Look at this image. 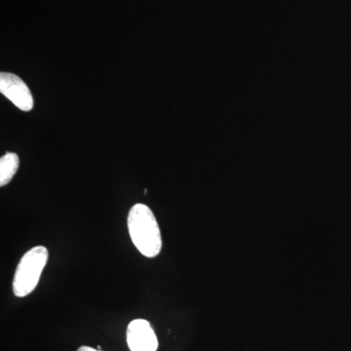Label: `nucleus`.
I'll use <instances>...</instances> for the list:
<instances>
[{
  "label": "nucleus",
  "mask_w": 351,
  "mask_h": 351,
  "mask_svg": "<svg viewBox=\"0 0 351 351\" xmlns=\"http://www.w3.org/2000/svg\"><path fill=\"white\" fill-rule=\"evenodd\" d=\"M127 223L132 242L142 255L147 258L159 255L162 249V239L151 208L141 203L134 205L129 212Z\"/></svg>",
  "instance_id": "nucleus-1"
},
{
  "label": "nucleus",
  "mask_w": 351,
  "mask_h": 351,
  "mask_svg": "<svg viewBox=\"0 0 351 351\" xmlns=\"http://www.w3.org/2000/svg\"><path fill=\"white\" fill-rule=\"evenodd\" d=\"M48 261V250L36 246L21 258L13 279V292L16 297L24 298L36 288Z\"/></svg>",
  "instance_id": "nucleus-2"
},
{
  "label": "nucleus",
  "mask_w": 351,
  "mask_h": 351,
  "mask_svg": "<svg viewBox=\"0 0 351 351\" xmlns=\"http://www.w3.org/2000/svg\"><path fill=\"white\" fill-rule=\"evenodd\" d=\"M0 92L23 112H29L34 108L31 90L22 78L14 73H1Z\"/></svg>",
  "instance_id": "nucleus-3"
},
{
  "label": "nucleus",
  "mask_w": 351,
  "mask_h": 351,
  "mask_svg": "<svg viewBox=\"0 0 351 351\" xmlns=\"http://www.w3.org/2000/svg\"><path fill=\"white\" fill-rule=\"evenodd\" d=\"M126 337L131 351H156L158 348V339L149 321H132L127 328Z\"/></svg>",
  "instance_id": "nucleus-4"
},
{
  "label": "nucleus",
  "mask_w": 351,
  "mask_h": 351,
  "mask_svg": "<svg viewBox=\"0 0 351 351\" xmlns=\"http://www.w3.org/2000/svg\"><path fill=\"white\" fill-rule=\"evenodd\" d=\"M19 166V156L13 152H7L0 158V186H6L11 182Z\"/></svg>",
  "instance_id": "nucleus-5"
},
{
  "label": "nucleus",
  "mask_w": 351,
  "mask_h": 351,
  "mask_svg": "<svg viewBox=\"0 0 351 351\" xmlns=\"http://www.w3.org/2000/svg\"><path fill=\"white\" fill-rule=\"evenodd\" d=\"M77 351H101L99 350H95L93 348H90V346H82V348H78Z\"/></svg>",
  "instance_id": "nucleus-6"
}]
</instances>
